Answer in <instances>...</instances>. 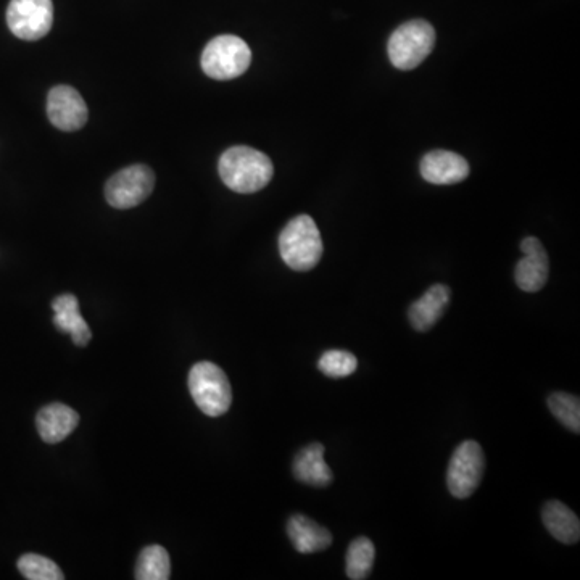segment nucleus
Masks as SVG:
<instances>
[{"mask_svg": "<svg viewBox=\"0 0 580 580\" xmlns=\"http://www.w3.org/2000/svg\"><path fill=\"white\" fill-rule=\"evenodd\" d=\"M171 577V560L168 551L160 545L145 547L136 564L137 580H168Z\"/></svg>", "mask_w": 580, "mask_h": 580, "instance_id": "nucleus-18", "label": "nucleus"}, {"mask_svg": "<svg viewBox=\"0 0 580 580\" xmlns=\"http://www.w3.org/2000/svg\"><path fill=\"white\" fill-rule=\"evenodd\" d=\"M7 25L18 39L39 41L54 25L52 0H10Z\"/></svg>", "mask_w": 580, "mask_h": 580, "instance_id": "nucleus-8", "label": "nucleus"}, {"mask_svg": "<svg viewBox=\"0 0 580 580\" xmlns=\"http://www.w3.org/2000/svg\"><path fill=\"white\" fill-rule=\"evenodd\" d=\"M435 46V29L426 20H411L398 26L389 39V58L398 70L419 67Z\"/></svg>", "mask_w": 580, "mask_h": 580, "instance_id": "nucleus-5", "label": "nucleus"}, {"mask_svg": "<svg viewBox=\"0 0 580 580\" xmlns=\"http://www.w3.org/2000/svg\"><path fill=\"white\" fill-rule=\"evenodd\" d=\"M421 174L427 183L437 186L458 184L469 176V165L461 155L448 150H434L421 160Z\"/></svg>", "mask_w": 580, "mask_h": 580, "instance_id": "nucleus-11", "label": "nucleus"}, {"mask_svg": "<svg viewBox=\"0 0 580 580\" xmlns=\"http://www.w3.org/2000/svg\"><path fill=\"white\" fill-rule=\"evenodd\" d=\"M548 408L564 427L569 431L579 434L580 431V402L579 397L566 394V392H555L548 397Z\"/></svg>", "mask_w": 580, "mask_h": 580, "instance_id": "nucleus-20", "label": "nucleus"}, {"mask_svg": "<svg viewBox=\"0 0 580 580\" xmlns=\"http://www.w3.org/2000/svg\"><path fill=\"white\" fill-rule=\"evenodd\" d=\"M223 183L239 194H253L270 184L274 166L268 155L247 145L226 150L218 165Z\"/></svg>", "mask_w": 580, "mask_h": 580, "instance_id": "nucleus-1", "label": "nucleus"}, {"mask_svg": "<svg viewBox=\"0 0 580 580\" xmlns=\"http://www.w3.org/2000/svg\"><path fill=\"white\" fill-rule=\"evenodd\" d=\"M54 308V324L60 331L70 332L78 347H84L91 340L92 332L79 313V303L75 295L63 294L52 302Z\"/></svg>", "mask_w": 580, "mask_h": 580, "instance_id": "nucleus-16", "label": "nucleus"}, {"mask_svg": "<svg viewBox=\"0 0 580 580\" xmlns=\"http://www.w3.org/2000/svg\"><path fill=\"white\" fill-rule=\"evenodd\" d=\"M47 116L60 131L73 133L83 128L89 118L83 97L71 86H55L47 97Z\"/></svg>", "mask_w": 580, "mask_h": 580, "instance_id": "nucleus-9", "label": "nucleus"}, {"mask_svg": "<svg viewBox=\"0 0 580 580\" xmlns=\"http://www.w3.org/2000/svg\"><path fill=\"white\" fill-rule=\"evenodd\" d=\"M189 390L195 405L210 418L228 413L232 403V390L228 376L220 366L210 361H200L189 373Z\"/></svg>", "mask_w": 580, "mask_h": 580, "instance_id": "nucleus-3", "label": "nucleus"}, {"mask_svg": "<svg viewBox=\"0 0 580 580\" xmlns=\"http://www.w3.org/2000/svg\"><path fill=\"white\" fill-rule=\"evenodd\" d=\"M155 187V174L149 166L133 165L108 179L105 197L113 208L128 210L144 202Z\"/></svg>", "mask_w": 580, "mask_h": 580, "instance_id": "nucleus-7", "label": "nucleus"}, {"mask_svg": "<svg viewBox=\"0 0 580 580\" xmlns=\"http://www.w3.org/2000/svg\"><path fill=\"white\" fill-rule=\"evenodd\" d=\"M323 250L318 226L308 215L295 216L279 236V253L294 271L313 270L323 257Z\"/></svg>", "mask_w": 580, "mask_h": 580, "instance_id": "nucleus-2", "label": "nucleus"}, {"mask_svg": "<svg viewBox=\"0 0 580 580\" xmlns=\"http://www.w3.org/2000/svg\"><path fill=\"white\" fill-rule=\"evenodd\" d=\"M324 452L326 448L318 442L302 448L292 464L295 479L313 487H328L332 482V471L324 460Z\"/></svg>", "mask_w": 580, "mask_h": 580, "instance_id": "nucleus-15", "label": "nucleus"}, {"mask_svg": "<svg viewBox=\"0 0 580 580\" xmlns=\"http://www.w3.org/2000/svg\"><path fill=\"white\" fill-rule=\"evenodd\" d=\"M287 535L295 550L303 555H310L316 551H323L331 547L332 534L328 529L319 526L318 522L303 516L294 514L287 522Z\"/></svg>", "mask_w": 580, "mask_h": 580, "instance_id": "nucleus-14", "label": "nucleus"}, {"mask_svg": "<svg viewBox=\"0 0 580 580\" xmlns=\"http://www.w3.org/2000/svg\"><path fill=\"white\" fill-rule=\"evenodd\" d=\"M200 63L205 75L216 81H229L249 70L252 52L241 38L224 34L208 42Z\"/></svg>", "mask_w": 580, "mask_h": 580, "instance_id": "nucleus-4", "label": "nucleus"}, {"mask_svg": "<svg viewBox=\"0 0 580 580\" xmlns=\"http://www.w3.org/2000/svg\"><path fill=\"white\" fill-rule=\"evenodd\" d=\"M543 526L558 542L574 545L580 539V521L577 514L558 500L543 506Z\"/></svg>", "mask_w": 580, "mask_h": 580, "instance_id": "nucleus-17", "label": "nucleus"}, {"mask_svg": "<svg viewBox=\"0 0 580 580\" xmlns=\"http://www.w3.org/2000/svg\"><path fill=\"white\" fill-rule=\"evenodd\" d=\"M521 250L524 257L516 265L514 278L519 289L534 294L547 284L548 274H550L548 255L537 237H526L521 242Z\"/></svg>", "mask_w": 580, "mask_h": 580, "instance_id": "nucleus-10", "label": "nucleus"}, {"mask_svg": "<svg viewBox=\"0 0 580 580\" xmlns=\"http://www.w3.org/2000/svg\"><path fill=\"white\" fill-rule=\"evenodd\" d=\"M18 569L23 577L29 580L65 579L62 569L58 568L54 561L49 560L46 556L34 555V553L21 556L18 560Z\"/></svg>", "mask_w": 580, "mask_h": 580, "instance_id": "nucleus-21", "label": "nucleus"}, {"mask_svg": "<svg viewBox=\"0 0 580 580\" xmlns=\"http://www.w3.org/2000/svg\"><path fill=\"white\" fill-rule=\"evenodd\" d=\"M452 292L450 287L444 284H435L426 290L421 299L416 300L408 310V319L413 329L418 332H426L432 329L437 321L444 315L448 307Z\"/></svg>", "mask_w": 580, "mask_h": 580, "instance_id": "nucleus-13", "label": "nucleus"}, {"mask_svg": "<svg viewBox=\"0 0 580 580\" xmlns=\"http://www.w3.org/2000/svg\"><path fill=\"white\" fill-rule=\"evenodd\" d=\"M376 548L368 537H358L347 551V577L352 580L368 579L373 569Z\"/></svg>", "mask_w": 580, "mask_h": 580, "instance_id": "nucleus-19", "label": "nucleus"}, {"mask_svg": "<svg viewBox=\"0 0 580 580\" xmlns=\"http://www.w3.org/2000/svg\"><path fill=\"white\" fill-rule=\"evenodd\" d=\"M485 471V456L476 440H464L456 447L448 464L447 487L455 498H468L476 492Z\"/></svg>", "mask_w": 580, "mask_h": 580, "instance_id": "nucleus-6", "label": "nucleus"}, {"mask_svg": "<svg viewBox=\"0 0 580 580\" xmlns=\"http://www.w3.org/2000/svg\"><path fill=\"white\" fill-rule=\"evenodd\" d=\"M79 424V415L63 403L44 406L36 418L39 435L46 444H58L67 439Z\"/></svg>", "mask_w": 580, "mask_h": 580, "instance_id": "nucleus-12", "label": "nucleus"}, {"mask_svg": "<svg viewBox=\"0 0 580 580\" xmlns=\"http://www.w3.org/2000/svg\"><path fill=\"white\" fill-rule=\"evenodd\" d=\"M318 368L321 373L332 379L352 376L358 368V360L353 353L345 350H328L319 358Z\"/></svg>", "mask_w": 580, "mask_h": 580, "instance_id": "nucleus-22", "label": "nucleus"}]
</instances>
